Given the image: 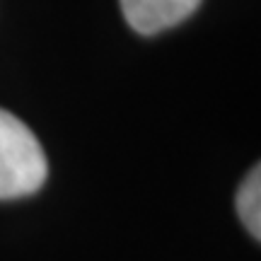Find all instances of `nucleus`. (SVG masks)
Wrapping results in <instances>:
<instances>
[{"label":"nucleus","mask_w":261,"mask_h":261,"mask_svg":"<svg viewBox=\"0 0 261 261\" xmlns=\"http://www.w3.org/2000/svg\"><path fill=\"white\" fill-rule=\"evenodd\" d=\"M48 162L39 138L15 114L0 109V198H22L46 181Z\"/></svg>","instance_id":"f257e3e1"},{"label":"nucleus","mask_w":261,"mask_h":261,"mask_svg":"<svg viewBox=\"0 0 261 261\" xmlns=\"http://www.w3.org/2000/svg\"><path fill=\"white\" fill-rule=\"evenodd\" d=\"M201 0H121L123 17L143 37L177 27L196 12Z\"/></svg>","instance_id":"f03ea898"},{"label":"nucleus","mask_w":261,"mask_h":261,"mask_svg":"<svg viewBox=\"0 0 261 261\" xmlns=\"http://www.w3.org/2000/svg\"><path fill=\"white\" fill-rule=\"evenodd\" d=\"M237 213L254 240H261V169L254 165L237 189Z\"/></svg>","instance_id":"7ed1b4c3"}]
</instances>
